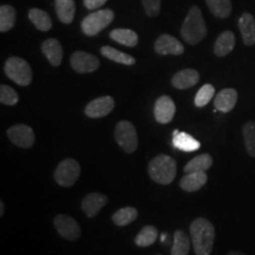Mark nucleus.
<instances>
[{"label":"nucleus","mask_w":255,"mask_h":255,"mask_svg":"<svg viewBox=\"0 0 255 255\" xmlns=\"http://www.w3.org/2000/svg\"><path fill=\"white\" fill-rule=\"evenodd\" d=\"M56 231L63 239L68 241H77L81 238L82 231L77 220L65 214L56 215L53 219Z\"/></svg>","instance_id":"obj_8"},{"label":"nucleus","mask_w":255,"mask_h":255,"mask_svg":"<svg viewBox=\"0 0 255 255\" xmlns=\"http://www.w3.org/2000/svg\"><path fill=\"white\" fill-rule=\"evenodd\" d=\"M190 241L191 239L181 229L174 233L173 247H171V255H188L190 251Z\"/></svg>","instance_id":"obj_26"},{"label":"nucleus","mask_w":255,"mask_h":255,"mask_svg":"<svg viewBox=\"0 0 255 255\" xmlns=\"http://www.w3.org/2000/svg\"><path fill=\"white\" fill-rule=\"evenodd\" d=\"M209 11L219 19H225L232 13V0H206Z\"/></svg>","instance_id":"obj_28"},{"label":"nucleus","mask_w":255,"mask_h":255,"mask_svg":"<svg viewBox=\"0 0 255 255\" xmlns=\"http://www.w3.org/2000/svg\"><path fill=\"white\" fill-rule=\"evenodd\" d=\"M157 255H161V254H157Z\"/></svg>","instance_id":"obj_39"},{"label":"nucleus","mask_w":255,"mask_h":255,"mask_svg":"<svg viewBox=\"0 0 255 255\" xmlns=\"http://www.w3.org/2000/svg\"><path fill=\"white\" fill-rule=\"evenodd\" d=\"M101 53L103 55L105 58L113 60V62L123 64V65L131 66L136 64V59L133 58L132 56L128 55V53H124L122 51H119L111 46H103L101 49Z\"/></svg>","instance_id":"obj_27"},{"label":"nucleus","mask_w":255,"mask_h":255,"mask_svg":"<svg viewBox=\"0 0 255 255\" xmlns=\"http://www.w3.org/2000/svg\"><path fill=\"white\" fill-rule=\"evenodd\" d=\"M41 51L52 66H59L63 60V49L60 43L55 38L46 39L41 44Z\"/></svg>","instance_id":"obj_18"},{"label":"nucleus","mask_w":255,"mask_h":255,"mask_svg":"<svg viewBox=\"0 0 255 255\" xmlns=\"http://www.w3.org/2000/svg\"><path fill=\"white\" fill-rule=\"evenodd\" d=\"M19 101V96L17 91L14 89H12L8 85L2 84L0 87V103L4 105H8V107H12V105H15Z\"/></svg>","instance_id":"obj_34"},{"label":"nucleus","mask_w":255,"mask_h":255,"mask_svg":"<svg viewBox=\"0 0 255 255\" xmlns=\"http://www.w3.org/2000/svg\"><path fill=\"white\" fill-rule=\"evenodd\" d=\"M8 139L19 148L28 149L36 142L33 129L26 124H14L7 129Z\"/></svg>","instance_id":"obj_9"},{"label":"nucleus","mask_w":255,"mask_h":255,"mask_svg":"<svg viewBox=\"0 0 255 255\" xmlns=\"http://www.w3.org/2000/svg\"><path fill=\"white\" fill-rule=\"evenodd\" d=\"M200 81V73L194 69H183L175 73L171 78V85L178 90H186L194 85H196Z\"/></svg>","instance_id":"obj_16"},{"label":"nucleus","mask_w":255,"mask_h":255,"mask_svg":"<svg viewBox=\"0 0 255 255\" xmlns=\"http://www.w3.org/2000/svg\"><path fill=\"white\" fill-rule=\"evenodd\" d=\"M173 144L176 149L184 152H193L200 149V142L187 132H180L175 130L173 133Z\"/></svg>","instance_id":"obj_20"},{"label":"nucleus","mask_w":255,"mask_h":255,"mask_svg":"<svg viewBox=\"0 0 255 255\" xmlns=\"http://www.w3.org/2000/svg\"><path fill=\"white\" fill-rule=\"evenodd\" d=\"M114 18L115 13L113 9L110 8L98 9V11L92 12V13L83 19L81 24L83 33L89 37L97 36L105 27L109 26L111 21L114 20Z\"/></svg>","instance_id":"obj_4"},{"label":"nucleus","mask_w":255,"mask_h":255,"mask_svg":"<svg viewBox=\"0 0 255 255\" xmlns=\"http://www.w3.org/2000/svg\"><path fill=\"white\" fill-rule=\"evenodd\" d=\"M215 95V88L212 84H205L197 91L194 103L197 108H203L213 100Z\"/></svg>","instance_id":"obj_33"},{"label":"nucleus","mask_w":255,"mask_h":255,"mask_svg":"<svg viewBox=\"0 0 255 255\" xmlns=\"http://www.w3.org/2000/svg\"><path fill=\"white\" fill-rule=\"evenodd\" d=\"M115 108V101L110 96H102L91 101L85 107L84 113L90 119H102L108 116Z\"/></svg>","instance_id":"obj_11"},{"label":"nucleus","mask_w":255,"mask_h":255,"mask_svg":"<svg viewBox=\"0 0 255 255\" xmlns=\"http://www.w3.org/2000/svg\"><path fill=\"white\" fill-rule=\"evenodd\" d=\"M175 113H176V105L169 96H161L155 102L154 116L156 122L159 124H168L173 121Z\"/></svg>","instance_id":"obj_12"},{"label":"nucleus","mask_w":255,"mask_h":255,"mask_svg":"<svg viewBox=\"0 0 255 255\" xmlns=\"http://www.w3.org/2000/svg\"><path fill=\"white\" fill-rule=\"evenodd\" d=\"M4 71L6 76L20 87H27L32 82V69L26 60L20 57H9L6 60Z\"/></svg>","instance_id":"obj_5"},{"label":"nucleus","mask_w":255,"mask_h":255,"mask_svg":"<svg viewBox=\"0 0 255 255\" xmlns=\"http://www.w3.org/2000/svg\"><path fill=\"white\" fill-rule=\"evenodd\" d=\"M143 7L149 17H157L161 9V0H142Z\"/></svg>","instance_id":"obj_35"},{"label":"nucleus","mask_w":255,"mask_h":255,"mask_svg":"<svg viewBox=\"0 0 255 255\" xmlns=\"http://www.w3.org/2000/svg\"><path fill=\"white\" fill-rule=\"evenodd\" d=\"M238 102V91L235 89H223L214 97V107L223 114L231 113Z\"/></svg>","instance_id":"obj_15"},{"label":"nucleus","mask_w":255,"mask_h":255,"mask_svg":"<svg viewBox=\"0 0 255 255\" xmlns=\"http://www.w3.org/2000/svg\"><path fill=\"white\" fill-rule=\"evenodd\" d=\"M71 68L78 73L94 72L100 68V59L85 51H76L70 58Z\"/></svg>","instance_id":"obj_10"},{"label":"nucleus","mask_w":255,"mask_h":255,"mask_svg":"<svg viewBox=\"0 0 255 255\" xmlns=\"http://www.w3.org/2000/svg\"><path fill=\"white\" fill-rule=\"evenodd\" d=\"M181 36L190 45H196L201 40H203V38H206L207 26L199 6L190 7L182 24Z\"/></svg>","instance_id":"obj_2"},{"label":"nucleus","mask_w":255,"mask_h":255,"mask_svg":"<svg viewBox=\"0 0 255 255\" xmlns=\"http://www.w3.org/2000/svg\"><path fill=\"white\" fill-rule=\"evenodd\" d=\"M81 164L75 158H65L57 165L55 181L62 187H72L81 176Z\"/></svg>","instance_id":"obj_7"},{"label":"nucleus","mask_w":255,"mask_h":255,"mask_svg":"<svg viewBox=\"0 0 255 255\" xmlns=\"http://www.w3.org/2000/svg\"><path fill=\"white\" fill-rule=\"evenodd\" d=\"M15 9L11 5H1L0 7V31L2 33L11 30L15 24Z\"/></svg>","instance_id":"obj_31"},{"label":"nucleus","mask_w":255,"mask_h":255,"mask_svg":"<svg viewBox=\"0 0 255 255\" xmlns=\"http://www.w3.org/2000/svg\"><path fill=\"white\" fill-rule=\"evenodd\" d=\"M176 162L169 155H158L149 162L148 173L154 182L158 184H170L176 176Z\"/></svg>","instance_id":"obj_3"},{"label":"nucleus","mask_w":255,"mask_h":255,"mask_svg":"<svg viewBox=\"0 0 255 255\" xmlns=\"http://www.w3.org/2000/svg\"><path fill=\"white\" fill-rule=\"evenodd\" d=\"M242 136L248 155L255 157V122L245 123L242 127Z\"/></svg>","instance_id":"obj_32"},{"label":"nucleus","mask_w":255,"mask_h":255,"mask_svg":"<svg viewBox=\"0 0 255 255\" xmlns=\"http://www.w3.org/2000/svg\"><path fill=\"white\" fill-rule=\"evenodd\" d=\"M235 36L232 31H225L218 37L214 44V55L216 57H226L234 50Z\"/></svg>","instance_id":"obj_21"},{"label":"nucleus","mask_w":255,"mask_h":255,"mask_svg":"<svg viewBox=\"0 0 255 255\" xmlns=\"http://www.w3.org/2000/svg\"><path fill=\"white\" fill-rule=\"evenodd\" d=\"M108 0H83V4L88 9H97L103 6Z\"/></svg>","instance_id":"obj_36"},{"label":"nucleus","mask_w":255,"mask_h":255,"mask_svg":"<svg viewBox=\"0 0 255 255\" xmlns=\"http://www.w3.org/2000/svg\"><path fill=\"white\" fill-rule=\"evenodd\" d=\"M155 51L161 56H180L184 52V47L180 40L170 34H161L155 43Z\"/></svg>","instance_id":"obj_13"},{"label":"nucleus","mask_w":255,"mask_h":255,"mask_svg":"<svg viewBox=\"0 0 255 255\" xmlns=\"http://www.w3.org/2000/svg\"><path fill=\"white\" fill-rule=\"evenodd\" d=\"M115 139L127 154H132L138 146L136 128L129 121H121L115 128Z\"/></svg>","instance_id":"obj_6"},{"label":"nucleus","mask_w":255,"mask_h":255,"mask_svg":"<svg viewBox=\"0 0 255 255\" xmlns=\"http://www.w3.org/2000/svg\"><path fill=\"white\" fill-rule=\"evenodd\" d=\"M208 176L205 171L202 173H187L180 180V188L188 193L200 190L203 186H206Z\"/></svg>","instance_id":"obj_19"},{"label":"nucleus","mask_w":255,"mask_h":255,"mask_svg":"<svg viewBox=\"0 0 255 255\" xmlns=\"http://www.w3.org/2000/svg\"><path fill=\"white\" fill-rule=\"evenodd\" d=\"M239 30L241 32L245 45L253 46L255 44V19L251 13H244L239 18Z\"/></svg>","instance_id":"obj_17"},{"label":"nucleus","mask_w":255,"mask_h":255,"mask_svg":"<svg viewBox=\"0 0 255 255\" xmlns=\"http://www.w3.org/2000/svg\"><path fill=\"white\" fill-rule=\"evenodd\" d=\"M28 19L39 31L47 32L52 28V20L45 11L39 8H31L28 11Z\"/></svg>","instance_id":"obj_25"},{"label":"nucleus","mask_w":255,"mask_h":255,"mask_svg":"<svg viewBox=\"0 0 255 255\" xmlns=\"http://www.w3.org/2000/svg\"><path fill=\"white\" fill-rule=\"evenodd\" d=\"M158 232L154 226H145L141 229V232L135 238V244L138 247H149L154 245L157 240Z\"/></svg>","instance_id":"obj_30"},{"label":"nucleus","mask_w":255,"mask_h":255,"mask_svg":"<svg viewBox=\"0 0 255 255\" xmlns=\"http://www.w3.org/2000/svg\"><path fill=\"white\" fill-rule=\"evenodd\" d=\"M227 255H246V254L242 253V252H240V251H232V252H229Z\"/></svg>","instance_id":"obj_38"},{"label":"nucleus","mask_w":255,"mask_h":255,"mask_svg":"<svg viewBox=\"0 0 255 255\" xmlns=\"http://www.w3.org/2000/svg\"><path fill=\"white\" fill-rule=\"evenodd\" d=\"M4 213H5V203H4V201H1V202H0V216H4Z\"/></svg>","instance_id":"obj_37"},{"label":"nucleus","mask_w":255,"mask_h":255,"mask_svg":"<svg viewBox=\"0 0 255 255\" xmlns=\"http://www.w3.org/2000/svg\"><path fill=\"white\" fill-rule=\"evenodd\" d=\"M138 216V212L133 207H124L117 210L113 215V222L119 227H124V226L130 225L135 221Z\"/></svg>","instance_id":"obj_29"},{"label":"nucleus","mask_w":255,"mask_h":255,"mask_svg":"<svg viewBox=\"0 0 255 255\" xmlns=\"http://www.w3.org/2000/svg\"><path fill=\"white\" fill-rule=\"evenodd\" d=\"M108 196L101 193H90L82 200V209L89 219L95 218L108 203Z\"/></svg>","instance_id":"obj_14"},{"label":"nucleus","mask_w":255,"mask_h":255,"mask_svg":"<svg viewBox=\"0 0 255 255\" xmlns=\"http://www.w3.org/2000/svg\"><path fill=\"white\" fill-rule=\"evenodd\" d=\"M213 165V157L209 154H201L195 156L193 159L184 167V173H202V171L208 170Z\"/></svg>","instance_id":"obj_24"},{"label":"nucleus","mask_w":255,"mask_h":255,"mask_svg":"<svg viewBox=\"0 0 255 255\" xmlns=\"http://www.w3.org/2000/svg\"><path fill=\"white\" fill-rule=\"evenodd\" d=\"M110 38L116 43L128 47H135L138 44V36L135 31L129 28H116L110 32Z\"/></svg>","instance_id":"obj_23"},{"label":"nucleus","mask_w":255,"mask_h":255,"mask_svg":"<svg viewBox=\"0 0 255 255\" xmlns=\"http://www.w3.org/2000/svg\"><path fill=\"white\" fill-rule=\"evenodd\" d=\"M191 245L196 255H210L215 241V228L205 218H199L190 223Z\"/></svg>","instance_id":"obj_1"},{"label":"nucleus","mask_w":255,"mask_h":255,"mask_svg":"<svg viewBox=\"0 0 255 255\" xmlns=\"http://www.w3.org/2000/svg\"><path fill=\"white\" fill-rule=\"evenodd\" d=\"M57 17L64 24H71L75 18V0H55Z\"/></svg>","instance_id":"obj_22"}]
</instances>
